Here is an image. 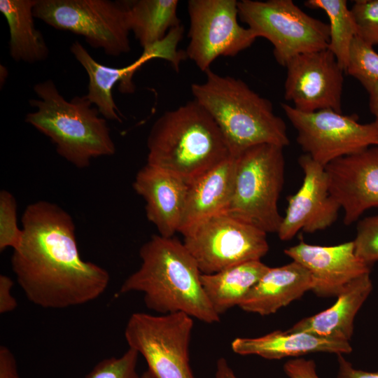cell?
<instances>
[{
    "instance_id": "6da1fadb",
    "label": "cell",
    "mask_w": 378,
    "mask_h": 378,
    "mask_svg": "<svg viewBox=\"0 0 378 378\" xmlns=\"http://www.w3.org/2000/svg\"><path fill=\"white\" fill-rule=\"evenodd\" d=\"M22 237L11 266L26 298L46 309L81 305L106 289L109 273L82 259L71 216L60 206L38 200L22 216Z\"/></svg>"
},
{
    "instance_id": "7a4b0ae2",
    "label": "cell",
    "mask_w": 378,
    "mask_h": 378,
    "mask_svg": "<svg viewBox=\"0 0 378 378\" xmlns=\"http://www.w3.org/2000/svg\"><path fill=\"white\" fill-rule=\"evenodd\" d=\"M141 263L120 293L144 294L146 306L160 314L184 313L212 324L220 321L203 289L198 265L176 238L153 235L139 250Z\"/></svg>"
},
{
    "instance_id": "3957f363",
    "label": "cell",
    "mask_w": 378,
    "mask_h": 378,
    "mask_svg": "<svg viewBox=\"0 0 378 378\" xmlns=\"http://www.w3.org/2000/svg\"><path fill=\"white\" fill-rule=\"evenodd\" d=\"M204 73L205 82L192 84V94L217 124L232 157L259 144H289L286 123L269 99L241 79Z\"/></svg>"
},
{
    "instance_id": "277c9868",
    "label": "cell",
    "mask_w": 378,
    "mask_h": 378,
    "mask_svg": "<svg viewBox=\"0 0 378 378\" xmlns=\"http://www.w3.org/2000/svg\"><path fill=\"white\" fill-rule=\"evenodd\" d=\"M147 148L146 164L188 184L231 156L217 124L195 99L156 120Z\"/></svg>"
},
{
    "instance_id": "5b68a950",
    "label": "cell",
    "mask_w": 378,
    "mask_h": 378,
    "mask_svg": "<svg viewBox=\"0 0 378 378\" xmlns=\"http://www.w3.org/2000/svg\"><path fill=\"white\" fill-rule=\"evenodd\" d=\"M34 90L38 99L29 104L36 111L28 113L25 122L48 136L59 155L83 169L93 158L114 155L106 120L85 95L67 101L50 79L36 84Z\"/></svg>"
},
{
    "instance_id": "8992f818",
    "label": "cell",
    "mask_w": 378,
    "mask_h": 378,
    "mask_svg": "<svg viewBox=\"0 0 378 378\" xmlns=\"http://www.w3.org/2000/svg\"><path fill=\"white\" fill-rule=\"evenodd\" d=\"M283 148L262 144L235 158L234 187L226 213L266 233H277L283 219L278 209L284 183Z\"/></svg>"
},
{
    "instance_id": "52a82bcc",
    "label": "cell",
    "mask_w": 378,
    "mask_h": 378,
    "mask_svg": "<svg viewBox=\"0 0 378 378\" xmlns=\"http://www.w3.org/2000/svg\"><path fill=\"white\" fill-rule=\"evenodd\" d=\"M237 6L241 21L257 38L272 44L281 66L296 55L328 49L329 24L307 15L292 0H241Z\"/></svg>"
},
{
    "instance_id": "ba28073f",
    "label": "cell",
    "mask_w": 378,
    "mask_h": 378,
    "mask_svg": "<svg viewBox=\"0 0 378 378\" xmlns=\"http://www.w3.org/2000/svg\"><path fill=\"white\" fill-rule=\"evenodd\" d=\"M34 16L50 27L83 36L110 56L130 50V29L122 1L36 0Z\"/></svg>"
},
{
    "instance_id": "9c48e42d",
    "label": "cell",
    "mask_w": 378,
    "mask_h": 378,
    "mask_svg": "<svg viewBox=\"0 0 378 378\" xmlns=\"http://www.w3.org/2000/svg\"><path fill=\"white\" fill-rule=\"evenodd\" d=\"M192 328V318L182 312H136L129 318L124 335L129 348L144 358L157 378H195L189 356Z\"/></svg>"
},
{
    "instance_id": "30bf717a",
    "label": "cell",
    "mask_w": 378,
    "mask_h": 378,
    "mask_svg": "<svg viewBox=\"0 0 378 378\" xmlns=\"http://www.w3.org/2000/svg\"><path fill=\"white\" fill-rule=\"evenodd\" d=\"M286 117L298 132L302 150L324 167L330 162L378 146V122L362 124L356 115L331 109L302 112L281 103Z\"/></svg>"
},
{
    "instance_id": "8fae6325",
    "label": "cell",
    "mask_w": 378,
    "mask_h": 378,
    "mask_svg": "<svg viewBox=\"0 0 378 378\" xmlns=\"http://www.w3.org/2000/svg\"><path fill=\"white\" fill-rule=\"evenodd\" d=\"M267 234L226 212L202 222L184 235L183 244L202 274L260 260L269 251Z\"/></svg>"
},
{
    "instance_id": "7c38bea8",
    "label": "cell",
    "mask_w": 378,
    "mask_h": 378,
    "mask_svg": "<svg viewBox=\"0 0 378 378\" xmlns=\"http://www.w3.org/2000/svg\"><path fill=\"white\" fill-rule=\"evenodd\" d=\"M236 0H189L187 57L205 72L218 57H234L257 38L238 22Z\"/></svg>"
},
{
    "instance_id": "4fadbf2b",
    "label": "cell",
    "mask_w": 378,
    "mask_h": 378,
    "mask_svg": "<svg viewBox=\"0 0 378 378\" xmlns=\"http://www.w3.org/2000/svg\"><path fill=\"white\" fill-rule=\"evenodd\" d=\"M183 31L182 25L172 29L162 41L143 49V52L135 61L121 68L108 67L97 62L78 41H75L70 47V51L89 78L85 97L96 106L100 115L106 120L121 122L122 114L112 96L115 84L120 83L119 90L122 93H132L135 88L132 82L133 75L144 64L153 59L167 60L178 71L181 62L187 57L186 51L177 48Z\"/></svg>"
},
{
    "instance_id": "5bb4252c",
    "label": "cell",
    "mask_w": 378,
    "mask_h": 378,
    "mask_svg": "<svg viewBox=\"0 0 378 378\" xmlns=\"http://www.w3.org/2000/svg\"><path fill=\"white\" fill-rule=\"evenodd\" d=\"M286 67L284 98L295 108L306 113L324 109L342 113L344 71L328 49L296 55Z\"/></svg>"
},
{
    "instance_id": "9a60e30c",
    "label": "cell",
    "mask_w": 378,
    "mask_h": 378,
    "mask_svg": "<svg viewBox=\"0 0 378 378\" xmlns=\"http://www.w3.org/2000/svg\"><path fill=\"white\" fill-rule=\"evenodd\" d=\"M303 172L299 190L287 199L288 206L277 234L282 241L292 239L298 232L323 230L336 220L341 208L331 195L325 167L308 154L298 158Z\"/></svg>"
},
{
    "instance_id": "2e32d148",
    "label": "cell",
    "mask_w": 378,
    "mask_h": 378,
    "mask_svg": "<svg viewBox=\"0 0 378 378\" xmlns=\"http://www.w3.org/2000/svg\"><path fill=\"white\" fill-rule=\"evenodd\" d=\"M329 190L349 225L378 207V146L338 158L325 167Z\"/></svg>"
},
{
    "instance_id": "e0dca14e",
    "label": "cell",
    "mask_w": 378,
    "mask_h": 378,
    "mask_svg": "<svg viewBox=\"0 0 378 378\" xmlns=\"http://www.w3.org/2000/svg\"><path fill=\"white\" fill-rule=\"evenodd\" d=\"M284 253L309 270L312 290L321 297H337L351 281L370 272V266L356 255L353 241L323 246L301 239Z\"/></svg>"
},
{
    "instance_id": "ac0fdd59",
    "label": "cell",
    "mask_w": 378,
    "mask_h": 378,
    "mask_svg": "<svg viewBox=\"0 0 378 378\" xmlns=\"http://www.w3.org/2000/svg\"><path fill=\"white\" fill-rule=\"evenodd\" d=\"M133 188L146 202L147 219L160 236L178 232L188 183L163 169L146 164L138 171Z\"/></svg>"
},
{
    "instance_id": "d6986e66",
    "label": "cell",
    "mask_w": 378,
    "mask_h": 378,
    "mask_svg": "<svg viewBox=\"0 0 378 378\" xmlns=\"http://www.w3.org/2000/svg\"><path fill=\"white\" fill-rule=\"evenodd\" d=\"M235 158L230 156L188 184L178 229L183 236L202 222L226 212L234 191Z\"/></svg>"
},
{
    "instance_id": "ffe728a7",
    "label": "cell",
    "mask_w": 378,
    "mask_h": 378,
    "mask_svg": "<svg viewBox=\"0 0 378 378\" xmlns=\"http://www.w3.org/2000/svg\"><path fill=\"white\" fill-rule=\"evenodd\" d=\"M313 285L309 270L295 261L269 267L239 307L262 316L274 314L312 290Z\"/></svg>"
},
{
    "instance_id": "44dd1931",
    "label": "cell",
    "mask_w": 378,
    "mask_h": 378,
    "mask_svg": "<svg viewBox=\"0 0 378 378\" xmlns=\"http://www.w3.org/2000/svg\"><path fill=\"white\" fill-rule=\"evenodd\" d=\"M372 290L370 273L365 274L349 283L333 305L301 319L287 330L349 342L353 335L354 318Z\"/></svg>"
},
{
    "instance_id": "7402d4cb",
    "label": "cell",
    "mask_w": 378,
    "mask_h": 378,
    "mask_svg": "<svg viewBox=\"0 0 378 378\" xmlns=\"http://www.w3.org/2000/svg\"><path fill=\"white\" fill-rule=\"evenodd\" d=\"M239 355H257L266 359H281L317 352L350 354L349 342L318 337L307 332L276 330L261 337H237L231 343Z\"/></svg>"
},
{
    "instance_id": "603a6c76",
    "label": "cell",
    "mask_w": 378,
    "mask_h": 378,
    "mask_svg": "<svg viewBox=\"0 0 378 378\" xmlns=\"http://www.w3.org/2000/svg\"><path fill=\"white\" fill-rule=\"evenodd\" d=\"M270 267L261 260L235 265L214 274H201L204 293L220 316L238 306Z\"/></svg>"
},
{
    "instance_id": "cb8c5ba5",
    "label": "cell",
    "mask_w": 378,
    "mask_h": 378,
    "mask_svg": "<svg viewBox=\"0 0 378 378\" xmlns=\"http://www.w3.org/2000/svg\"><path fill=\"white\" fill-rule=\"evenodd\" d=\"M36 0H1L0 11L9 29V52L13 60L34 63L46 59L48 46L34 22Z\"/></svg>"
},
{
    "instance_id": "d4e9b609",
    "label": "cell",
    "mask_w": 378,
    "mask_h": 378,
    "mask_svg": "<svg viewBox=\"0 0 378 378\" xmlns=\"http://www.w3.org/2000/svg\"><path fill=\"white\" fill-rule=\"evenodd\" d=\"M130 31L143 49L162 41L173 28L181 25L177 0L121 1Z\"/></svg>"
},
{
    "instance_id": "484cf974",
    "label": "cell",
    "mask_w": 378,
    "mask_h": 378,
    "mask_svg": "<svg viewBox=\"0 0 378 378\" xmlns=\"http://www.w3.org/2000/svg\"><path fill=\"white\" fill-rule=\"evenodd\" d=\"M307 7L321 9L329 19L330 40L328 49L346 73L350 47L358 35L357 27L346 0H307Z\"/></svg>"
},
{
    "instance_id": "4316f807",
    "label": "cell",
    "mask_w": 378,
    "mask_h": 378,
    "mask_svg": "<svg viewBox=\"0 0 378 378\" xmlns=\"http://www.w3.org/2000/svg\"><path fill=\"white\" fill-rule=\"evenodd\" d=\"M356 36L351 45L346 73L361 84L378 80V53Z\"/></svg>"
},
{
    "instance_id": "83f0119b",
    "label": "cell",
    "mask_w": 378,
    "mask_h": 378,
    "mask_svg": "<svg viewBox=\"0 0 378 378\" xmlns=\"http://www.w3.org/2000/svg\"><path fill=\"white\" fill-rule=\"evenodd\" d=\"M22 237V230L18 225L17 202L6 190L0 192V251L18 247Z\"/></svg>"
},
{
    "instance_id": "f1b7e54d",
    "label": "cell",
    "mask_w": 378,
    "mask_h": 378,
    "mask_svg": "<svg viewBox=\"0 0 378 378\" xmlns=\"http://www.w3.org/2000/svg\"><path fill=\"white\" fill-rule=\"evenodd\" d=\"M139 354L129 348L120 357L105 358L93 368L86 378H139L136 370Z\"/></svg>"
},
{
    "instance_id": "f546056e",
    "label": "cell",
    "mask_w": 378,
    "mask_h": 378,
    "mask_svg": "<svg viewBox=\"0 0 378 378\" xmlns=\"http://www.w3.org/2000/svg\"><path fill=\"white\" fill-rule=\"evenodd\" d=\"M353 241L355 253L362 261L369 266L378 261V215L359 221Z\"/></svg>"
},
{
    "instance_id": "4dcf8cb0",
    "label": "cell",
    "mask_w": 378,
    "mask_h": 378,
    "mask_svg": "<svg viewBox=\"0 0 378 378\" xmlns=\"http://www.w3.org/2000/svg\"><path fill=\"white\" fill-rule=\"evenodd\" d=\"M350 9L357 36L372 46L378 45V0H356Z\"/></svg>"
},
{
    "instance_id": "1f68e13d",
    "label": "cell",
    "mask_w": 378,
    "mask_h": 378,
    "mask_svg": "<svg viewBox=\"0 0 378 378\" xmlns=\"http://www.w3.org/2000/svg\"><path fill=\"white\" fill-rule=\"evenodd\" d=\"M284 370L289 378H319L316 372V364L312 360H289L284 364Z\"/></svg>"
},
{
    "instance_id": "d6a6232c",
    "label": "cell",
    "mask_w": 378,
    "mask_h": 378,
    "mask_svg": "<svg viewBox=\"0 0 378 378\" xmlns=\"http://www.w3.org/2000/svg\"><path fill=\"white\" fill-rule=\"evenodd\" d=\"M13 286L12 279L6 275H0V314L13 311L18 306L17 300L11 293Z\"/></svg>"
},
{
    "instance_id": "836d02e7",
    "label": "cell",
    "mask_w": 378,
    "mask_h": 378,
    "mask_svg": "<svg viewBox=\"0 0 378 378\" xmlns=\"http://www.w3.org/2000/svg\"><path fill=\"white\" fill-rule=\"evenodd\" d=\"M0 378H20L15 358L5 346H0Z\"/></svg>"
},
{
    "instance_id": "e575fe53",
    "label": "cell",
    "mask_w": 378,
    "mask_h": 378,
    "mask_svg": "<svg viewBox=\"0 0 378 378\" xmlns=\"http://www.w3.org/2000/svg\"><path fill=\"white\" fill-rule=\"evenodd\" d=\"M337 378H378V370L367 372L355 368L342 354L338 355Z\"/></svg>"
},
{
    "instance_id": "d590c367",
    "label": "cell",
    "mask_w": 378,
    "mask_h": 378,
    "mask_svg": "<svg viewBox=\"0 0 378 378\" xmlns=\"http://www.w3.org/2000/svg\"><path fill=\"white\" fill-rule=\"evenodd\" d=\"M369 94L370 111L378 122V80L362 84Z\"/></svg>"
},
{
    "instance_id": "8d00e7d4",
    "label": "cell",
    "mask_w": 378,
    "mask_h": 378,
    "mask_svg": "<svg viewBox=\"0 0 378 378\" xmlns=\"http://www.w3.org/2000/svg\"><path fill=\"white\" fill-rule=\"evenodd\" d=\"M216 378H238L229 365L227 360L221 357L218 359L216 366Z\"/></svg>"
},
{
    "instance_id": "74e56055",
    "label": "cell",
    "mask_w": 378,
    "mask_h": 378,
    "mask_svg": "<svg viewBox=\"0 0 378 378\" xmlns=\"http://www.w3.org/2000/svg\"><path fill=\"white\" fill-rule=\"evenodd\" d=\"M139 378H157L156 376L150 370H146Z\"/></svg>"
}]
</instances>
